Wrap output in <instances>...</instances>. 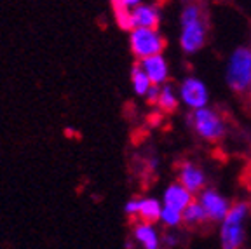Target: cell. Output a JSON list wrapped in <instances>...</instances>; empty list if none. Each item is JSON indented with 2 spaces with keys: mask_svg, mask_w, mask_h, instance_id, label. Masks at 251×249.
Returning a JSON list of instances; mask_svg holds the SVG:
<instances>
[{
  "mask_svg": "<svg viewBox=\"0 0 251 249\" xmlns=\"http://www.w3.org/2000/svg\"><path fill=\"white\" fill-rule=\"evenodd\" d=\"M192 200H194V194L188 190L187 187H183L180 181L169 185L164 190V195H162L164 206L175 207V209L181 211V213H183V209L192 202Z\"/></svg>",
  "mask_w": 251,
  "mask_h": 249,
  "instance_id": "cell-10",
  "label": "cell"
},
{
  "mask_svg": "<svg viewBox=\"0 0 251 249\" xmlns=\"http://www.w3.org/2000/svg\"><path fill=\"white\" fill-rule=\"evenodd\" d=\"M178 181L183 187H187L194 195L199 194L202 188H206V176L204 171L197 166V164L190 162V160H183L178 166Z\"/></svg>",
  "mask_w": 251,
  "mask_h": 249,
  "instance_id": "cell-8",
  "label": "cell"
},
{
  "mask_svg": "<svg viewBox=\"0 0 251 249\" xmlns=\"http://www.w3.org/2000/svg\"><path fill=\"white\" fill-rule=\"evenodd\" d=\"M161 222L164 226L168 228H178L180 225H183V213L175 207L169 206H162V213H161Z\"/></svg>",
  "mask_w": 251,
  "mask_h": 249,
  "instance_id": "cell-17",
  "label": "cell"
},
{
  "mask_svg": "<svg viewBox=\"0 0 251 249\" xmlns=\"http://www.w3.org/2000/svg\"><path fill=\"white\" fill-rule=\"evenodd\" d=\"M206 223H211L208 218V213L204 209V206L199 202V199H194L192 202L188 204L183 209V225L187 228H201Z\"/></svg>",
  "mask_w": 251,
  "mask_h": 249,
  "instance_id": "cell-13",
  "label": "cell"
},
{
  "mask_svg": "<svg viewBox=\"0 0 251 249\" xmlns=\"http://www.w3.org/2000/svg\"><path fill=\"white\" fill-rule=\"evenodd\" d=\"M180 105V98H178L176 91L171 84H162L161 91H159V100H157V106H159V112L161 113H175Z\"/></svg>",
  "mask_w": 251,
  "mask_h": 249,
  "instance_id": "cell-14",
  "label": "cell"
},
{
  "mask_svg": "<svg viewBox=\"0 0 251 249\" xmlns=\"http://www.w3.org/2000/svg\"><path fill=\"white\" fill-rule=\"evenodd\" d=\"M187 122L201 140L209 141V143H218L227 132L224 115L209 106L192 110L187 117Z\"/></svg>",
  "mask_w": 251,
  "mask_h": 249,
  "instance_id": "cell-3",
  "label": "cell"
},
{
  "mask_svg": "<svg viewBox=\"0 0 251 249\" xmlns=\"http://www.w3.org/2000/svg\"><path fill=\"white\" fill-rule=\"evenodd\" d=\"M199 202L204 206L206 213H208V218L211 223L222 222V220L227 216L228 209H230L232 204L228 202L227 199L224 197L222 194H218L213 188H202L199 192Z\"/></svg>",
  "mask_w": 251,
  "mask_h": 249,
  "instance_id": "cell-7",
  "label": "cell"
},
{
  "mask_svg": "<svg viewBox=\"0 0 251 249\" xmlns=\"http://www.w3.org/2000/svg\"><path fill=\"white\" fill-rule=\"evenodd\" d=\"M248 178H244V185H246V188H248V192L251 194V168L248 169Z\"/></svg>",
  "mask_w": 251,
  "mask_h": 249,
  "instance_id": "cell-22",
  "label": "cell"
},
{
  "mask_svg": "<svg viewBox=\"0 0 251 249\" xmlns=\"http://www.w3.org/2000/svg\"><path fill=\"white\" fill-rule=\"evenodd\" d=\"M180 100L190 110L202 108L209 103V91L201 78L187 77L180 84Z\"/></svg>",
  "mask_w": 251,
  "mask_h": 249,
  "instance_id": "cell-6",
  "label": "cell"
},
{
  "mask_svg": "<svg viewBox=\"0 0 251 249\" xmlns=\"http://www.w3.org/2000/svg\"><path fill=\"white\" fill-rule=\"evenodd\" d=\"M180 23V46L183 52L194 54V52L201 51L206 44V37H208V26H206L202 7L197 2H187L185 9L181 11Z\"/></svg>",
  "mask_w": 251,
  "mask_h": 249,
  "instance_id": "cell-1",
  "label": "cell"
},
{
  "mask_svg": "<svg viewBox=\"0 0 251 249\" xmlns=\"http://www.w3.org/2000/svg\"><path fill=\"white\" fill-rule=\"evenodd\" d=\"M129 46L134 58L140 61V59H145L149 56L164 52L166 39L159 33L157 28L136 26L129 33Z\"/></svg>",
  "mask_w": 251,
  "mask_h": 249,
  "instance_id": "cell-5",
  "label": "cell"
},
{
  "mask_svg": "<svg viewBox=\"0 0 251 249\" xmlns=\"http://www.w3.org/2000/svg\"><path fill=\"white\" fill-rule=\"evenodd\" d=\"M131 20L133 26L143 28H159L161 23V12L153 4H140L134 9H131Z\"/></svg>",
  "mask_w": 251,
  "mask_h": 249,
  "instance_id": "cell-11",
  "label": "cell"
},
{
  "mask_svg": "<svg viewBox=\"0 0 251 249\" xmlns=\"http://www.w3.org/2000/svg\"><path fill=\"white\" fill-rule=\"evenodd\" d=\"M155 223L149 222H138L134 225V239L136 242L145 249H157L161 246V237H159V232H157Z\"/></svg>",
  "mask_w": 251,
  "mask_h": 249,
  "instance_id": "cell-12",
  "label": "cell"
},
{
  "mask_svg": "<svg viewBox=\"0 0 251 249\" xmlns=\"http://www.w3.org/2000/svg\"><path fill=\"white\" fill-rule=\"evenodd\" d=\"M248 96H250V100H251V89H250V93H248Z\"/></svg>",
  "mask_w": 251,
  "mask_h": 249,
  "instance_id": "cell-23",
  "label": "cell"
},
{
  "mask_svg": "<svg viewBox=\"0 0 251 249\" xmlns=\"http://www.w3.org/2000/svg\"><path fill=\"white\" fill-rule=\"evenodd\" d=\"M112 2H119V4H122L127 9H134L136 5L143 4V0H112Z\"/></svg>",
  "mask_w": 251,
  "mask_h": 249,
  "instance_id": "cell-20",
  "label": "cell"
},
{
  "mask_svg": "<svg viewBox=\"0 0 251 249\" xmlns=\"http://www.w3.org/2000/svg\"><path fill=\"white\" fill-rule=\"evenodd\" d=\"M178 235L176 234H173V232H169V234H166L164 235V244L166 246H175V244H178Z\"/></svg>",
  "mask_w": 251,
  "mask_h": 249,
  "instance_id": "cell-21",
  "label": "cell"
},
{
  "mask_svg": "<svg viewBox=\"0 0 251 249\" xmlns=\"http://www.w3.org/2000/svg\"><path fill=\"white\" fill-rule=\"evenodd\" d=\"M162 206L157 199L147 197L140 200V211H138V218L141 222H149V223H157L161 222V213H162Z\"/></svg>",
  "mask_w": 251,
  "mask_h": 249,
  "instance_id": "cell-15",
  "label": "cell"
},
{
  "mask_svg": "<svg viewBox=\"0 0 251 249\" xmlns=\"http://www.w3.org/2000/svg\"><path fill=\"white\" fill-rule=\"evenodd\" d=\"M131 82H133V89L138 96H145L150 87L153 86L150 77L147 75V72L143 70V66H141L140 63H136V65L131 68Z\"/></svg>",
  "mask_w": 251,
  "mask_h": 249,
  "instance_id": "cell-16",
  "label": "cell"
},
{
  "mask_svg": "<svg viewBox=\"0 0 251 249\" xmlns=\"http://www.w3.org/2000/svg\"><path fill=\"white\" fill-rule=\"evenodd\" d=\"M140 65L143 66V70L147 72V75L150 77L152 84H157V86H162L168 82L169 77V66L166 58L161 54H153L149 56L145 59H140Z\"/></svg>",
  "mask_w": 251,
  "mask_h": 249,
  "instance_id": "cell-9",
  "label": "cell"
},
{
  "mask_svg": "<svg viewBox=\"0 0 251 249\" xmlns=\"http://www.w3.org/2000/svg\"><path fill=\"white\" fill-rule=\"evenodd\" d=\"M126 214H129V216H138V211H140V200L138 199H131L129 202L124 206Z\"/></svg>",
  "mask_w": 251,
  "mask_h": 249,
  "instance_id": "cell-19",
  "label": "cell"
},
{
  "mask_svg": "<svg viewBox=\"0 0 251 249\" xmlns=\"http://www.w3.org/2000/svg\"><path fill=\"white\" fill-rule=\"evenodd\" d=\"M183 2H190V0H183Z\"/></svg>",
  "mask_w": 251,
  "mask_h": 249,
  "instance_id": "cell-24",
  "label": "cell"
},
{
  "mask_svg": "<svg viewBox=\"0 0 251 249\" xmlns=\"http://www.w3.org/2000/svg\"><path fill=\"white\" fill-rule=\"evenodd\" d=\"M227 84L235 94H248L251 89V49L237 47L227 65Z\"/></svg>",
  "mask_w": 251,
  "mask_h": 249,
  "instance_id": "cell-4",
  "label": "cell"
},
{
  "mask_svg": "<svg viewBox=\"0 0 251 249\" xmlns=\"http://www.w3.org/2000/svg\"><path fill=\"white\" fill-rule=\"evenodd\" d=\"M251 214V204L248 200H239L230 206L227 216L222 220V228H220V241L224 249H237L244 244L246 232H244V223Z\"/></svg>",
  "mask_w": 251,
  "mask_h": 249,
  "instance_id": "cell-2",
  "label": "cell"
},
{
  "mask_svg": "<svg viewBox=\"0 0 251 249\" xmlns=\"http://www.w3.org/2000/svg\"><path fill=\"white\" fill-rule=\"evenodd\" d=\"M159 91H161V86H157V84H153V86L149 89V93L145 94L147 103H149V105H157V100H159Z\"/></svg>",
  "mask_w": 251,
  "mask_h": 249,
  "instance_id": "cell-18",
  "label": "cell"
}]
</instances>
